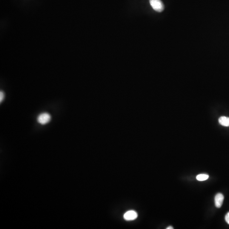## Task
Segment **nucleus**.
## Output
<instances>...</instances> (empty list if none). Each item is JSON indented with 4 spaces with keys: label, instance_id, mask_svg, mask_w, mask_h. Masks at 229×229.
Instances as JSON below:
<instances>
[{
    "label": "nucleus",
    "instance_id": "nucleus-1",
    "mask_svg": "<svg viewBox=\"0 0 229 229\" xmlns=\"http://www.w3.org/2000/svg\"><path fill=\"white\" fill-rule=\"evenodd\" d=\"M149 3L153 10L157 12H162L164 10V4L161 0H149Z\"/></svg>",
    "mask_w": 229,
    "mask_h": 229
},
{
    "label": "nucleus",
    "instance_id": "nucleus-2",
    "mask_svg": "<svg viewBox=\"0 0 229 229\" xmlns=\"http://www.w3.org/2000/svg\"><path fill=\"white\" fill-rule=\"evenodd\" d=\"M51 120V115L47 113H43L40 114L37 118V122L42 125L48 124Z\"/></svg>",
    "mask_w": 229,
    "mask_h": 229
},
{
    "label": "nucleus",
    "instance_id": "nucleus-3",
    "mask_svg": "<svg viewBox=\"0 0 229 229\" xmlns=\"http://www.w3.org/2000/svg\"><path fill=\"white\" fill-rule=\"evenodd\" d=\"M138 215L137 213L134 210H129L125 213L124 215V218L126 221H133L138 217Z\"/></svg>",
    "mask_w": 229,
    "mask_h": 229
},
{
    "label": "nucleus",
    "instance_id": "nucleus-4",
    "mask_svg": "<svg viewBox=\"0 0 229 229\" xmlns=\"http://www.w3.org/2000/svg\"><path fill=\"white\" fill-rule=\"evenodd\" d=\"M215 204L216 207L220 208L221 207L223 203L224 196L221 193H218L216 195L215 197Z\"/></svg>",
    "mask_w": 229,
    "mask_h": 229
},
{
    "label": "nucleus",
    "instance_id": "nucleus-5",
    "mask_svg": "<svg viewBox=\"0 0 229 229\" xmlns=\"http://www.w3.org/2000/svg\"><path fill=\"white\" fill-rule=\"evenodd\" d=\"M219 122L222 126L229 127V118L222 116L219 119Z\"/></svg>",
    "mask_w": 229,
    "mask_h": 229
},
{
    "label": "nucleus",
    "instance_id": "nucleus-6",
    "mask_svg": "<svg viewBox=\"0 0 229 229\" xmlns=\"http://www.w3.org/2000/svg\"><path fill=\"white\" fill-rule=\"evenodd\" d=\"M209 178L208 175L206 174H200L196 176V178L198 181H203L207 180Z\"/></svg>",
    "mask_w": 229,
    "mask_h": 229
},
{
    "label": "nucleus",
    "instance_id": "nucleus-7",
    "mask_svg": "<svg viewBox=\"0 0 229 229\" xmlns=\"http://www.w3.org/2000/svg\"><path fill=\"white\" fill-rule=\"evenodd\" d=\"M5 98V93L3 91L0 92V102L1 103Z\"/></svg>",
    "mask_w": 229,
    "mask_h": 229
},
{
    "label": "nucleus",
    "instance_id": "nucleus-8",
    "mask_svg": "<svg viewBox=\"0 0 229 229\" xmlns=\"http://www.w3.org/2000/svg\"><path fill=\"white\" fill-rule=\"evenodd\" d=\"M225 219L226 222H227V223L229 225V212L225 216Z\"/></svg>",
    "mask_w": 229,
    "mask_h": 229
},
{
    "label": "nucleus",
    "instance_id": "nucleus-9",
    "mask_svg": "<svg viewBox=\"0 0 229 229\" xmlns=\"http://www.w3.org/2000/svg\"><path fill=\"white\" fill-rule=\"evenodd\" d=\"M166 229H173V228L172 227L169 226V227H168V228H166Z\"/></svg>",
    "mask_w": 229,
    "mask_h": 229
}]
</instances>
